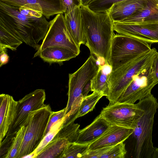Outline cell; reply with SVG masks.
<instances>
[{
	"label": "cell",
	"instance_id": "obj_5",
	"mask_svg": "<svg viewBox=\"0 0 158 158\" xmlns=\"http://www.w3.org/2000/svg\"><path fill=\"white\" fill-rule=\"evenodd\" d=\"M101 64L98 60L91 54L79 68L69 74L68 101L65 117H69L77 112L84 98L83 89L97 73Z\"/></svg>",
	"mask_w": 158,
	"mask_h": 158
},
{
	"label": "cell",
	"instance_id": "obj_29",
	"mask_svg": "<svg viewBox=\"0 0 158 158\" xmlns=\"http://www.w3.org/2000/svg\"><path fill=\"white\" fill-rule=\"evenodd\" d=\"M64 118L58 121L52 125L49 131L45 136L36 149L32 153L34 155V158H35L37 155L53 139L63 124Z\"/></svg>",
	"mask_w": 158,
	"mask_h": 158
},
{
	"label": "cell",
	"instance_id": "obj_11",
	"mask_svg": "<svg viewBox=\"0 0 158 158\" xmlns=\"http://www.w3.org/2000/svg\"><path fill=\"white\" fill-rule=\"evenodd\" d=\"M45 90L38 89L30 93L18 101L14 121L6 135H15L23 125L30 112L44 107Z\"/></svg>",
	"mask_w": 158,
	"mask_h": 158
},
{
	"label": "cell",
	"instance_id": "obj_16",
	"mask_svg": "<svg viewBox=\"0 0 158 158\" xmlns=\"http://www.w3.org/2000/svg\"><path fill=\"white\" fill-rule=\"evenodd\" d=\"M11 6L19 7L26 4L39 5L41 8L43 15L49 19L50 17L66 11L61 0H0Z\"/></svg>",
	"mask_w": 158,
	"mask_h": 158
},
{
	"label": "cell",
	"instance_id": "obj_38",
	"mask_svg": "<svg viewBox=\"0 0 158 158\" xmlns=\"http://www.w3.org/2000/svg\"><path fill=\"white\" fill-rule=\"evenodd\" d=\"M156 1L158 3V0H156Z\"/></svg>",
	"mask_w": 158,
	"mask_h": 158
},
{
	"label": "cell",
	"instance_id": "obj_31",
	"mask_svg": "<svg viewBox=\"0 0 158 158\" xmlns=\"http://www.w3.org/2000/svg\"><path fill=\"white\" fill-rule=\"evenodd\" d=\"M19 10L21 14L26 16L39 18L43 15L42 9L39 5L26 4L19 7Z\"/></svg>",
	"mask_w": 158,
	"mask_h": 158
},
{
	"label": "cell",
	"instance_id": "obj_17",
	"mask_svg": "<svg viewBox=\"0 0 158 158\" xmlns=\"http://www.w3.org/2000/svg\"><path fill=\"white\" fill-rule=\"evenodd\" d=\"M111 125L99 114L91 124L79 130L76 142L89 144L101 136Z\"/></svg>",
	"mask_w": 158,
	"mask_h": 158
},
{
	"label": "cell",
	"instance_id": "obj_36",
	"mask_svg": "<svg viewBox=\"0 0 158 158\" xmlns=\"http://www.w3.org/2000/svg\"><path fill=\"white\" fill-rule=\"evenodd\" d=\"M92 0H80L81 6H88L89 4Z\"/></svg>",
	"mask_w": 158,
	"mask_h": 158
},
{
	"label": "cell",
	"instance_id": "obj_6",
	"mask_svg": "<svg viewBox=\"0 0 158 158\" xmlns=\"http://www.w3.org/2000/svg\"><path fill=\"white\" fill-rule=\"evenodd\" d=\"M52 112L49 105L30 112L23 125L25 131L17 158H23L36 149L45 136Z\"/></svg>",
	"mask_w": 158,
	"mask_h": 158
},
{
	"label": "cell",
	"instance_id": "obj_19",
	"mask_svg": "<svg viewBox=\"0 0 158 158\" xmlns=\"http://www.w3.org/2000/svg\"><path fill=\"white\" fill-rule=\"evenodd\" d=\"M39 56L44 62L49 64H59L68 61L77 56L73 52L66 48L52 47L47 48L40 52H36L34 57Z\"/></svg>",
	"mask_w": 158,
	"mask_h": 158
},
{
	"label": "cell",
	"instance_id": "obj_33",
	"mask_svg": "<svg viewBox=\"0 0 158 158\" xmlns=\"http://www.w3.org/2000/svg\"><path fill=\"white\" fill-rule=\"evenodd\" d=\"M66 9L65 12H68L77 7H81L80 0H61ZM64 12V13H65Z\"/></svg>",
	"mask_w": 158,
	"mask_h": 158
},
{
	"label": "cell",
	"instance_id": "obj_27",
	"mask_svg": "<svg viewBox=\"0 0 158 158\" xmlns=\"http://www.w3.org/2000/svg\"><path fill=\"white\" fill-rule=\"evenodd\" d=\"M88 144L69 143L60 158H82L89 151Z\"/></svg>",
	"mask_w": 158,
	"mask_h": 158
},
{
	"label": "cell",
	"instance_id": "obj_9",
	"mask_svg": "<svg viewBox=\"0 0 158 158\" xmlns=\"http://www.w3.org/2000/svg\"><path fill=\"white\" fill-rule=\"evenodd\" d=\"M144 112L138 102L134 104L116 102L103 108L100 114L111 125L134 129Z\"/></svg>",
	"mask_w": 158,
	"mask_h": 158
},
{
	"label": "cell",
	"instance_id": "obj_13",
	"mask_svg": "<svg viewBox=\"0 0 158 158\" xmlns=\"http://www.w3.org/2000/svg\"><path fill=\"white\" fill-rule=\"evenodd\" d=\"M134 129L111 125L99 138L89 145V150L112 146L124 142L133 133Z\"/></svg>",
	"mask_w": 158,
	"mask_h": 158
},
{
	"label": "cell",
	"instance_id": "obj_1",
	"mask_svg": "<svg viewBox=\"0 0 158 158\" xmlns=\"http://www.w3.org/2000/svg\"><path fill=\"white\" fill-rule=\"evenodd\" d=\"M49 23L43 15L40 18L21 14L19 7L0 1V27L8 30L22 42L37 51L49 28Z\"/></svg>",
	"mask_w": 158,
	"mask_h": 158
},
{
	"label": "cell",
	"instance_id": "obj_34",
	"mask_svg": "<svg viewBox=\"0 0 158 158\" xmlns=\"http://www.w3.org/2000/svg\"><path fill=\"white\" fill-rule=\"evenodd\" d=\"M7 49L0 50V67L6 64L9 60V56L7 53Z\"/></svg>",
	"mask_w": 158,
	"mask_h": 158
},
{
	"label": "cell",
	"instance_id": "obj_32",
	"mask_svg": "<svg viewBox=\"0 0 158 158\" xmlns=\"http://www.w3.org/2000/svg\"><path fill=\"white\" fill-rule=\"evenodd\" d=\"M65 108L52 113L46 129L45 135L49 131L52 125L58 121L64 118L65 116Z\"/></svg>",
	"mask_w": 158,
	"mask_h": 158
},
{
	"label": "cell",
	"instance_id": "obj_22",
	"mask_svg": "<svg viewBox=\"0 0 158 158\" xmlns=\"http://www.w3.org/2000/svg\"><path fill=\"white\" fill-rule=\"evenodd\" d=\"M68 143L65 139L54 138L35 158H60Z\"/></svg>",
	"mask_w": 158,
	"mask_h": 158
},
{
	"label": "cell",
	"instance_id": "obj_12",
	"mask_svg": "<svg viewBox=\"0 0 158 158\" xmlns=\"http://www.w3.org/2000/svg\"><path fill=\"white\" fill-rule=\"evenodd\" d=\"M113 27L114 31L119 34L134 37L150 44L158 43V22H114Z\"/></svg>",
	"mask_w": 158,
	"mask_h": 158
},
{
	"label": "cell",
	"instance_id": "obj_26",
	"mask_svg": "<svg viewBox=\"0 0 158 158\" xmlns=\"http://www.w3.org/2000/svg\"><path fill=\"white\" fill-rule=\"evenodd\" d=\"M23 42L8 30L0 27V50L8 48L15 51Z\"/></svg>",
	"mask_w": 158,
	"mask_h": 158
},
{
	"label": "cell",
	"instance_id": "obj_24",
	"mask_svg": "<svg viewBox=\"0 0 158 158\" xmlns=\"http://www.w3.org/2000/svg\"><path fill=\"white\" fill-rule=\"evenodd\" d=\"M74 121L72 118L64 122L54 138L64 139L69 143L76 142L78 137L80 125L77 123H75Z\"/></svg>",
	"mask_w": 158,
	"mask_h": 158
},
{
	"label": "cell",
	"instance_id": "obj_10",
	"mask_svg": "<svg viewBox=\"0 0 158 158\" xmlns=\"http://www.w3.org/2000/svg\"><path fill=\"white\" fill-rule=\"evenodd\" d=\"M63 14H59L49 22V28L36 53L49 47L68 49L78 56L80 47L75 43L66 27Z\"/></svg>",
	"mask_w": 158,
	"mask_h": 158
},
{
	"label": "cell",
	"instance_id": "obj_35",
	"mask_svg": "<svg viewBox=\"0 0 158 158\" xmlns=\"http://www.w3.org/2000/svg\"><path fill=\"white\" fill-rule=\"evenodd\" d=\"M153 70L155 79L158 81V52H157L153 62Z\"/></svg>",
	"mask_w": 158,
	"mask_h": 158
},
{
	"label": "cell",
	"instance_id": "obj_8",
	"mask_svg": "<svg viewBox=\"0 0 158 158\" xmlns=\"http://www.w3.org/2000/svg\"><path fill=\"white\" fill-rule=\"evenodd\" d=\"M153 61L135 74L116 102L134 104L151 94L152 89L158 84L154 77Z\"/></svg>",
	"mask_w": 158,
	"mask_h": 158
},
{
	"label": "cell",
	"instance_id": "obj_18",
	"mask_svg": "<svg viewBox=\"0 0 158 158\" xmlns=\"http://www.w3.org/2000/svg\"><path fill=\"white\" fill-rule=\"evenodd\" d=\"M146 1V0H125L114 4L109 12L114 22H120L143 7Z\"/></svg>",
	"mask_w": 158,
	"mask_h": 158
},
{
	"label": "cell",
	"instance_id": "obj_37",
	"mask_svg": "<svg viewBox=\"0 0 158 158\" xmlns=\"http://www.w3.org/2000/svg\"><path fill=\"white\" fill-rule=\"evenodd\" d=\"M152 158H158V148H155L152 155Z\"/></svg>",
	"mask_w": 158,
	"mask_h": 158
},
{
	"label": "cell",
	"instance_id": "obj_30",
	"mask_svg": "<svg viewBox=\"0 0 158 158\" xmlns=\"http://www.w3.org/2000/svg\"><path fill=\"white\" fill-rule=\"evenodd\" d=\"M125 0H92L88 7L91 10L97 12H109L114 4Z\"/></svg>",
	"mask_w": 158,
	"mask_h": 158
},
{
	"label": "cell",
	"instance_id": "obj_14",
	"mask_svg": "<svg viewBox=\"0 0 158 158\" xmlns=\"http://www.w3.org/2000/svg\"><path fill=\"white\" fill-rule=\"evenodd\" d=\"M0 143L6 136L15 118L18 101L7 94L0 95Z\"/></svg>",
	"mask_w": 158,
	"mask_h": 158
},
{
	"label": "cell",
	"instance_id": "obj_25",
	"mask_svg": "<svg viewBox=\"0 0 158 158\" xmlns=\"http://www.w3.org/2000/svg\"><path fill=\"white\" fill-rule=\"evenodd\" d=\"M104 96L101 93L93 92L92 94L84 97L77 113L73 118V120H75L93 110L98 101Z\"/></svg>",
	"mask_w": 158,
	"mask_h": 158
},
{
	"label": "cell",
	"instance_id": "obj_21",
	"mask_svg": "<svg viewBox=\"0 0 158 158\" xmlns=\"http://www.w3.org/2000/svg\"><path fill=\"white\" fill-rule=\"evenodd\" d=\"M127 151L122 142L112 146L89 150L82 158H124Z\"/></svg>",
	"mask_w": 158,
	"mask_h": 158
},
{
	"label": "cell",
	"instance_id": "obj_15",
	"mask_svg": "<svg viewBox=\"0 0 158 158\" xmlns=\"http://www.w3.org/2000/svg\"><path fill=\"white\" fill-rule=\"evenodd\" d=\"M64 14L66 27L75 43L79 47L81 44H85L86 35L81 7H76L69 12H65Z\"/></svg>",
	"mask_w": 158,
	"mask_h": 158
},
{
	"label": "cell",
	"instance_id": "obj_20",
	"mask_svg": "<svg viewBox=\"0 0 158 158\" xmlns=\"http://www.w3.org/2000/svg\"><path fill=\"white\" fill-rule=\"evenodd\" d=\"M158 22V3L156 0H146L145 6L122 22L134 23Z\"/></svg>",
	"mask_w": 158,
	"mask_h": 158
},
{
	"label": "cell",
	"instance_id": "obj_7",
	"mask_svg": "<svg viewBox=\"0 0 158 158\" xmlns=\"http://www.w3.org/2000/svg\"><path fill=\"white\" fill-rule=\"evenodd\" d=\"M151 49L150 43L142 40L119 34L115 35L111 43L108 61L111 71L150 51Z\"/></svg>",
	"mask_w": 158,
	"mask_h": 158
},
{
	"label": "cell",
	"instance_id": "obj_23",
	"mask_svg": "<svg viewBox=\"0 0 158 158\" xmlns=\"http://www.w3.org/2000/svg\"><path fill=\"white\" fill-rule=\"evenodd\" d=\"M104 65L101 64L96 75L91 80V90L102 94L106 98L109 94V73L104 70Z\"/></svg>",
	"mask_w": 158,
	"mask_h": 158
},
{
	"label": "cell",
	"instance_id": "obj_28",
	"mask_svg": "<svg viewBox=\"0 0 158 158\" xmlns=\"http://www.w3.org/2000/svg\"><path fill=\"white\" fill-rule=\"evenodd\" d=\"M25 129V127L23 125L17 131L4 158H17L24 137Z\"/></svg>",
	"mask_w": 158,
	"mask_h": 158
},
{
	"label": "cell",
	"instance_id": "obj_4",
	"mask_svg": "<svg viewBox=\"0 0 158 158\" xmlns=\"http://www.w3.org/2000/svg\"><path fill=\"white\" fill-rule=\"evenodd\" d=\"M156 49L140 55L109 74L110 92L106 98L109 104L115 103L128 85L134 76L140 70L148 66L153 60Z\"/></svg>",
	"mask_w": 158,
	"mask_h": 158
},
{
	"label": "cell",
	"instance_id": "obj_2",
	"mask_svg": "<svg viewBox=\"0 0 158 158\" xmlns=\"http://www.w3.org/2000/svg\"><path fill=\"white\" fill-rule=\"evenodd\" d=\"M82 20L86 41L85 45L91 54L98 59L101 58L105 64H108L110 47L115 34L114 21L109 12H97L88 6H81Z\"/></svg>",
	"mask_w": 158,
	"mask_h": 158
},
{
	"label": "cell",
	"instance_id": "obj_3",
	"mask_svg": "<svg viewBox=\"0 0 158 158\" xmlns=\"http://www.w3.org/2000/svg\"><path fill=\"white\" fill-rule=\"evenodd\" d=\"M138 102L144 112L138 120L132 134L135 141V156L136 158H151L155 149L152 132L158 102L152 94Z\"/></svg>",
	"mask_w": 158,
	"mask_h": 158
}]
</instances>
